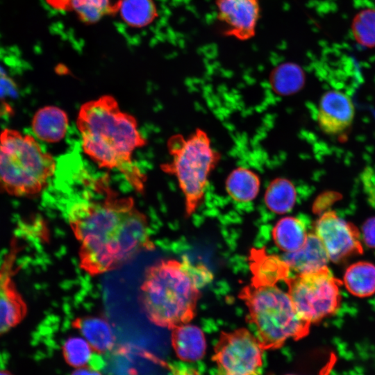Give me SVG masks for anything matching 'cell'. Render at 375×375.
Returning <instances> with one entry per match:
<instances>
[{
  "label": "cell",
  "instance_id": "32",
  "mask_svg": "<svg viewBox=\"0 0 375 375\" xmlns=\"http://www.w3.org/2000/svg\"><path fill=\"white\" fill-rule=\"evenodd\" d=\"M0 375H11L10 372L5 370H0Z\"/></svg>",
  "mask_w": 375,
  "mask_h": 375
},
{
  "label": "cell",
  "instance_id": "28",
  "mask_svg": "<svg viewBox=\"0 0 375 375\" xmlns=\"http://www.w3.org/2000/svg\"><path fill=\"white\" fill-rule=\"evenodd\" d=\"M362 239L367 247L375 249V217L367 219L363 224Z\"/></svg>",
  "mask_w": 375,
  "mask_h": 375
},
{
  "label": "cell",
  "instance_id": "17",
  "mask_svg": "<svg viewBox=\"0 0 375 375\" xmlns=\"http://www.w3.org/2000/svg\"><path fill=\"white\" fill-rule=\"evenodd\" d=\"M72 326L81 333L92 348L99 352H106L114 346V332L109 322L103 317H77L72 322Z\"/></svg>",
  "mask_w": 375,
  "mask_h": 375
},
{
  "label": "cell",
  "instance_id": "26",
  "mask_svg": "<svg viewBox=\"0 0 375 375\" xmlns=\"http://www.w3.org/2000/svg\"><path fill=\"white\" fill-rule=\"evenodd\" d=\"M63 354L67 362L74 367H85L91 362L92 348L83 338L72 336L63 344Z\"/></svg>",
  "mask_w": 375,
  "mask_h": 375
},
{
  "label": "cell",
  "instance_id": "8",
  "mask_svg": "<svg viewBox=\"0 0 375 375\" xmlns=\"http://www.w3.org/2000/svg\"><path fill=\"white\" fill-rule=\"evenodd\" d=\"M256 337L244 328L222 332L212 359L219 375H256L262 365V353Z\"/></svg>",
  "mask_w": 375,
  "mask_h": 375
},
{
  "label": "cell",
  "instance_id": "7",
  "mask_svg": "<svg viewBox=\"0 0 375 375\" xmlns=\"http://www.w3.org/2000/svg\"><path fill=\"white\" fill-rule=\"evenodd\" d=\"M285 282L297 312L310 324L329 317L340 306V283L327 267L297 274Z\"/></svg>",
  "mask_w": 375,
  "mask_h": 375
},
{
  "label": "cell",
  "instance_id": "15",
  "mask_svg": "<svg viewBox=\"0 0 375 375\" xmlns=\"http://www.w3.org/2000/svg\"><path fill=\"white\" fill-rule=\"evenodd\" d=\"M68 124V117L65 112L55 106L40 108L31 121L32 131L35 137L49 143L61 140L67 132Z\"/></svg>",
  "mask_w": 375,
  "mask_h": 375
},
{
  "label": "cell",
  "instance_id": "20",
  "mask_svg": "<svg viewBox=\"0 0 375 375\" xmlns=\"http://www.w3.org/2000/svg\"><path fill=\"white\" fill-rule=\"evenodd\" d=\"M343 282L346 289L353 295L367 297L375 293V265L359 261L346 269Z\"/></svg>",
  "mask_w": 375,
  "mask_h": 375
},
{
  "label": "cell",
  "instance_id": "25",
  "mask_svg": "<svg viewBox=\"0 0 375 375\" xmlns=\"http://www.w3.org/2000/svg\"><path fill=\"white\" fill-rule=\"evenodd\" d=\"M351 30L359 44L368 48L375 47V9L358 12L353 19Z\"/></svg>",
  "mask_w": 375,
  "mask_h": 375
},
{
  "label": "cell",
  "instance_id": "31",
  "mask_svg": "<svg viewBox=\"0 0 375 375\" xmlns=\"http://www.w3.org/2000/svg\"><path fill=\"white\" fill-rule=\"evenodd\" d=\"M173 375H199L194 369L186 367H176L173 371Z\"/></svg>",
  "mask_w": 375,
  "mask_h": 375
},
{
  "label": "cell",
  "instance_id": "22",
  "mask_svg": "<svg viewBox=\"0 0 375 375\" xmlns=\"http://www.w3.org/2000/svg\"><path fill=\"white\" fill-rule=\"evenodd\" d=\"M264 200L271 211L278 214L286 213L295 205L296 188L288 178L282 177L274 178L267 188Z\"/></svg>",
  "mask_w": 375,
  "mask_h": 375
},
{
  "label": "cell",
  "instance_id": "5",
  "mask_svg": "<svg viewBox=\"0 0 375 375\" xmlns=\"http://www.w3.org/2000/svg\"><path fill=\"white\" fill-rule=\"evenodd\" d=\"M170 160L160 165L174 176L185 198V215H192L202 203L209 178L221 160L208 134L197 128L187 137L176 134L167 142Z\"/></svg>",
  "mask_w": 375,
  "mask_h": 375
},
{
  "label": "cell",
  "instance_id": "21",
  "mask_svg": "<svg viewBox=\"0 0 375 375\" xmlns=\"http://www.w3.org/2000/svg\"><path fill=\"white\" fill-rule=\"evenodd\" d=\"M117 12L132 28L147 26L158 17L153 0H118Z\"/></svg>",
  "mask_w": 375,
  "mask_h": 375
},
{
  "label": "cell",
  "instance_id": "30",
  "mask_svg": "<svg viewBox=\"0 0 375 375\" xmlns=\"http://www.w3.org/2000/svg\"><path fill=\"white\" fill-rule=\"evenodd\" d=\"M72 375H101L97 369L92 367H82L75 370Z\"/></svg>",
  "mask_w": 375,
  "mask_h": 375
},
{
  "label": "cell",
  "instance_id": "2",
  "mask_svg": "<svg viewBox=\"0 0 375 375\" xmlns=\"http://www.w3.org/2000/svg\"><path fill=\"white\" fill-rule=\"evenodd\" d=\"M76 124L84 153L99 167L121 173L142 192L147 177L133 156L147 140L136 119L123 111L112 96L103 95L81 106Z\"/></svg>",
  "mask_w": 375,
  "mask_h": 375
},
{
  "label": "cell",
  "instance_id": "3",
  "mask_svg": "<svg viewBox=\"0 0 375 375\" xmlns=\"http://www.w3.org/2000/svg\"><path fill=\"white\" fill-rule=\"evenodd\" d=\"M201 297L184 261L162 260L149 267L140 287V301L156 326L174 328L191 321Z\"/></svg>",
  "mask_w": 375,
  "mask_h": 375
},
{
  "label": "cell",
  "instance_id": "12",
  "mask_svg": "<svg viewBox=\"0 0 375 375\" xmlns=\"http://www.w3.org/2000/svg\"><path fill=\"white\" fill-rule=\"evenodd\" d=\"M354 114L355 109L351 99L341 92L331 90L320 99L317 122L324 133L338 135L351 126Z\"/></svg>",
  "mask_w": 375,
  "mask_h": 375
},
{
  "label": "cell",
  "instance_id": "29",
  "mask_svg": "<svg viewBox=\"0 0 375 375\" xmlns=\"http://www.w3.org/2000/svg\"><path fill=\"white\" fill-rule=\"evenodd\" d=\"M71 0H47L53 8L59 10H68Z\"/></svg>",
  "mask_w": 375,
  "mask_h": 375
},
{
  "label": "cell",
  "instance_id": "1",
  "mask_svg": "<svg viewBox=\"0 0 375 375\" xmlns=\"http://www.w3.org/2000/svg\"><path fill=\"white\" fill-rule=\"evenodd\" d=\"M68 220L80 244V267L91 276L119 268L154 249L147 216L131 197H119L110 188L101 201L74 202Z\"/></svg>",
  "mask_w": 375,
  "mask_h": 375
},
{
  "label": "cell",
  "instance_id": "16",
  "mask_svg": "<svg viewBox=\"0 0 375 375\" xmlns=\"http://www.w3.org/2000/svg\"><path fill=\"white\" fill-rule=\"evenodd\" d=\"M172 344L176 355L184 361L194 362L205 354L206 342L203 331L197 326L185 324L173 328Z\"/></svg>",
  "mask_w": 375,
  "mask_h": 375
},
{
  "label": "cell",
  "instance_id": "6",
  "mask_svg": "<svg viewBox=\"0 0 375 375\" xmlns=\"http://www.w3.org/2000/svg\"><path fill=\"white\" fill-rule=\"evenodd\" d=\"M239 297L249 310L265 350L281 347L288 339L298 340L308 333L310 324L297 312L288 293L274 285L244 287Z\"/></svg>",
  "mask_w": 375,
  "mask_h": 375
},
{
  "label": "cell",
  "instance_id": "13",
  "mask_svg": "<svg viewBox=\"0 0 375 375\" xmlns=\"http://www.w3.org/2000/svg\"><path fill=\"white\" fill-rule=\"evenodd\" d=\"M249 261L253 275L251 284L254 286L274 285L289 277L288 265L281 258L267 254L263 249H252Z\"/></svg>",
  "mask_w": 375,
  "mask_h": 375
},
{
  "label": "cell",
  "instance_id": "9",
  "mask_svg": "<svg viewBox=\"0 0 375 375\" xmlns=\"http://www.w3.org/2000/svg\"><path fill=\"white\" fill-rule=\"evenodd\" d=\"M315 234L333 262L342 261L362 251L359 232L334 211L321 215L315 224Z\"/></svg>",
  "mask_w": 375,
  "mask_h": 375
},
{
  "label": "cell",
  "instance_id": "33",
  "mask_svg": "<svg viewBox=\"0 0 375 375\" xmlns=\"http://www.w3.org/2000/svg\"><path fill=\"white\" fill-rule=\"evenodd\" d=\"M1 75V74H0Z\"/></svg>",
  "mask_w": 375,
  "mask_h": 375
},
{
  "label": "cell",
  "instance_id": "23",
  "mask_svg": "<svg viewBox=\"0 0 375 375\" xmlns=\"http://www.w3.org/2000/svg\"><path fill=\"white\" fill-rule=\"evenodd\" d=\"M270 82L279 94H288L301 89L305 82L303 69L296 63L287 62L276 66L270 74Z\"/></svg>",
  "mask_w": 375,
  "mask_h": 375
},
{
  "label": "cell",
  "instance_id": "19",
  "mask_svg": "<svg viewBox=\"0 0 375 375\" xmlns=\"http://www.w3.org/2000/svg\"><path fill=\"white\" fill-rule=\"evenodd\" d=\"M308 235L303 222L290 216L281 219L272 230L275 244L286 252H294L301 249Z\"/></svg>",
  "mask_w": 375,
  "mask_h": 375
},
{
  "label": "cell",
  "instance_id": "11",
  "mask_svg": "<svg viewBox=\"0 0 375 375\" xmlns=\"http://www.w3.org/2000/svg\"><path fill=\"white\" fill-rule=\"evenodd\" d=\"M18 250L13 242L0 266V334L19 324L27 312L26 303L13 278Z\"/></svg>",
  "mask_w": 375,
  "mask_h": 375
},
{
  "label": "cell",
  "instance_id": "27",
  "mask_svg": "<svg viewBox=\"0 0 375 375\" xmlns=\"http://www.w3.org/2000/svg\"><path fill=\"white\" fill-rule=\"evenodd\" d=\"M365 191L372 206H375V172L372 168H367L362 177Z\"/></svg>",
  "mask_w": 375,
  "mask_h": 375
},
{
  "label": "cell",
  "instance_id": "4",
  "mask_svg": "<svg viewBox=\"0 0 375 375\" xmlns=\"http://www.w3.org/2000/svg\"><path fill=\"white\" fill-rule=\"evenodd\" d=\"M56 168L35 138L12 128L0 133V191L18 197L40 194Z\"/></svg>",
  "mask_w": 375,
  "mask_h": 375
},
{
  "label": "cell",
  "instance_id": "10",
  "mask_svg": "<svg viewBox=\"0 0 375 375\" xmlns=\"http://www.w3.org/2000/svg\"><path fill=\"white\" fill-rule=\"evenodd\" d=\"M222 33L240 41L254 38L260 17V0H215Z\"/></svg>",
  "mask_w": 375,
  "mask_h": 375
},
{
  "label": "cell",
  "instance_id": "24",
  "mask_svg": "<svg viewBox=\"0 0 375 375\" xmlns=\"http://www.w3.org/2000/svg\"><path fill=\"white\" fill-rule=\"evenodd\" d=\"M68 10L75 12L85 24H94L103 17L117 12V1L112 0H71Z\"/></svg>",
  "mask_w": 375,
  "mask_h": 375
},
{
  "label": "cell",
  "instance_id": "14",
  "mask_svg": "<svg viewBox=\"0 0 375 375\" xmlns=\"http://www.w3.org/2000/svg\"><path fill=\"white\" fill-rule=\"evenodd\" d=\"M281 258L298 274L324 269L330 260L324 247L315 233H308L301 249L294 252H286Z\"/></svg>",
  "mask_w": 375,
  "mask_h": 375
},
{
  "label": "cell",
  "instance_id": "18",
  "mask_svg": "<svg viewBox=\"0 0 375 375\" xmlns=\"http://www.w3.org/2000/svg\"><path fill=\"white\" fill-rule=\"evenodd\" d=\"M260 183V178L256 172L240 166L232 170L226 177L225 188L233 200L244 203L257 197Z\"/></svg>",
  "mask_w": 375,
  "mask_h": 375
}]
</instances>
